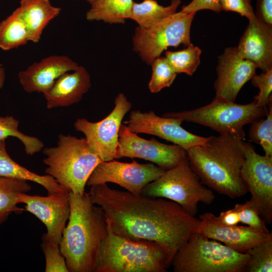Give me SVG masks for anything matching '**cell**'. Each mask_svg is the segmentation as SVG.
Instances as JSON below:
<instances>
[{
  "instance_id": "cell-7",
  "label": "cell",
  "mask_w": 272,
  "mask_h": 272,
  "mask_svg": "<svg viewBox=\"0 0 272 272\" xmlns=\"http://www.w3.org/2000/svg\"><path fill=\"white\" fill-rule=\"evenodd\" d=\"M267 107L258 106L256 102L239 104L222 98H216L211 103L191 110L167 112L163 116L178 118L192 122L218 132L220 134H234L243 140V127L266 116Z\"/></svg>"
},
{
  "instance_id": "cell-8",
  "label": "cell",
  "mask_w": 272,
  "mask_h": 272,
  "mask_svg": "<svg viewBox=\"0 0 272 272\" xmlns=\"http://www.w3.org/2000/svg\"><path fill=\"white\" fill-rule=\"evenodd\" d=\"M141 195L172 200L194 216L199 203L210 205L215 198L213 190L205 186L193 171L187 158L147 184Z\"/></svg>"
},
{
  "instance_id": "cell-38",
  "label": "cell",
  "mask_w": 272,
  "mask_h": 272,
  "mask_svg": "<svg viewBox=\"0 0 272 272\" xmlns=\"http://www.w3.org/2000/svg\"><path fill=\"white\" fill-rule=\"evenodd\" d=\"M217 217L220 223L227 226L238 225L240 222L238 212L234 207L221 212Z\"/></svg>"
},
{
  "instance_id": "cell-10",
  "label": "cell",
  "mask_w": 272,
  "mask_h": 272,
  "mask_svg": "<svg viewBox=\"0 0 272 272\" xmlns=\"http://www.w3.org/2000/svg\"><path fill=\"white\" fill-rule=\"evenodd\" d=\"M131 107L125 95L119 93L115 99L114 108L103 119L93 122L83 118L75 122V129L85 135L89 145L102 161L116 159L119 128Z\"/></svg>"
},
{
  "instance_id": "cell-9",
  "label": "cell",
  "mask_w": 272,
  "mask_h": 272,
  "mask_svg": "<svg viewBox=\"0 0 272 272\" xmlns=\"http://www.w3.org/2000/svg\"><path fill=\"white\" fill-rule=\"evenodd\" d=\"M195 13L180 11L147 29L137 27L133 36V50L147 64L169 47L191 44L190 28Z\"/></svg>"
},
{
  "instance_id": "cell-16",
  "label": "cell",
  "mask_w": 272,
  "mask_h": 272,
  "mask_svg": "<svg viewBox=\"0 0 272 272\" xmlns=\"http://www.w3.org/2000/svg\"><path fill=\"white\" fill-rule=\"evenodd\" d=\"M257 68L255 64L240 56L236 47L226 48L218 56L215 97L235 102L244 85L256 74Z\"/></svg>"
},
{
  "instance_id": "cell-25",
  "label": "cell",
  "mask_w": 272,
  "mask_h": 272,
  "mask_svg": "<svg viewBox=\"0 0 272 272\" xmlns=\"http://www.w3.org/2000/svg\"><path fill=\"white\" fill-rule=\"evenodd\" d=\"M28 41V30L18 7L0 23V48L9 50L24 45Z\"/></svg>"
},
{
  "instance_id": "cell-6",
  "label": "cell",
  "mask_w": 272,
  "mask_h": 272,
  "mask_svg": "<svg viewBox=\"0 0 272 272\" xmlns=\"http://www.w3.org/2000/svg\"><path fill=\"white\" fill-rule=\"evenodd\" d=\"M249 254L237 251L197 232L175 255L171 265L175 272H243Z\"/></svg>"
},
{
  "instance_id": "cell-34",
  "label": "cell",
  "mask_w": 272,
  "mask_h": 272,
  "mask_svg": "<svg viewBox=\"0 0 272 272\" xmlns=\"http://www.w3.org/2000/svg\"><path fill=\"white\" fill-rule=\"evenodd\" d=\"M251 80L252 84L259 90L254 100L258 106L267 107L272 102V70L258 75L255 74Z\"/></svg>"
},
{
  "instance_id": "cell-23",
  "label": "cell",
  "mask_w": 272,
  "mask_h": 272,
  "mask_svg": "<svg viewBox=\"0 0 272 272\" xmlns=\"http://www.w3.org/2000/svg\"><path fill=\"white\" fill-rule=\"evenodd\" d=\"M133 0H96L86 13L89 21L123 24L130 19Z\"/></svg>"
},
{
  "instance_id": "cell-32",
  "label": "cell",
  "mask_w": 272,
  "mask_h": 272,
  "mask_svg": "<svg viewBox=\"0 0 272 272\" xmlns=\"http://www.w3.org/2000/svg\"><path fill=\"white\" fill-rule=\"evenodd\" d=\"M234 208L238 212L241 223L255 230L265 233H270L265 222L250 199L243 203H237Z\"/></svg>"
},
{
  "instance_id": "cell-2",
  "label": "cell",
  "mask_w": 272,
  "mask_h": 272,
  "mask_svg": "<svg viewBox=\"0 0 272 272\" xmlns=\"http://www.w3.org/2000/svg\"><path fill=\"white\" fill-rule=\"evenodd\" d=\"M244 140L234 134L211 136L202 145L187 151L190 165L201 182L231 198L248 192L241 177Z\"/></svg>"
},
{
  "instance_id": "cell-28",
  "label": "cell",
  "mask_w": 272,
  "mask_h": 272,
  "mask_svg": "<svg viewBox=\"0 0 272 272\" xmlns=\"http://www.w3.org/2000/svg\"><path fill=\"white\" fill-rule=\"evenodd\" d=\"M201 49L190 44L183 49L167 51L165 58L177 74L192 76L200 63Z\"/></svg>"
},
{
  "instance_id": "cell-31",
  "label": "cell",
  "mask_w": 272,
  "mask_h": 272,
  "mask_svg": "<svg viewBox=\"0 0 272 272\" xmlns=\"http://www.w3.org/2000/svg\"><path fill=\"white\" fill-rule=\"evenodd\" d=\"M247 253L249 258L246 271H272V238L256 245Z\"/></svg>"
},
{
  "instance_id": "cell-22",
  "label": "cell",
  "mask_w": 272,
  "mask_h": 272,
  "mask_svg": "<svg viewBox=\"0 0 272 272\" xmlns=\"http://www.w3.org/2000/svg\"><path fill=\"white\" fill-rule=\"evenodd\" d=\"M0 176L36 183L46 189L47 194L68 190L51 176L38 174L16 163L7 151L6 139L0 140Z\"/></svg>"
},
{
  "instance_id": "cell-29",
  "label": "cell",
  "mask_w": 272,
  "mask_h": 272,
  "mask_svg": "<svg viewBox=\"0 0 272 272\" xmlns=\"http://www.w3.org/2000/svg\"><path fill=\"white\" fill-rule=\"evenodd\" d=\"M266 118H261L252 123L248 130L250 141L259 144L264 155L272 156V102L269 105Z\"/></svg>"
},
{
  "instance_id": "cell-21",
  "label": "cell",
  "mask_w": 272,
  "mask_h": 272,
  "mask_svg": "<svg viewBox=\"0 0 272 272\" xmlns=\"http://www.w3.org/2000/svg\"><path fill=\"white\" fill-rule=\"evenodd\" d=\"M20 4L30 41L38 43L44 29L59 15L61 9L53 6L50 0H21Z\"/></svg>"
},
{
  "instance_id": "cell-37",
  "label": "cell",
  "mask_w": 272,
  "mask_h": 272,
  "mask_svg": "<svg viewBox=\"0 0 272 272\" xmlns=\"http://www.w3.org/2000/svg\"><path fill=\"white\" fill-rule=\"evenodd\" d=\"M255 14L260 20L272 26V0H257Z\"/></svg>"
},
{
  "instance_id": "cell-39",
  "label": "cell",
  "mask_w": 272,
  "mask_h": 272,
  "mask_svg": "<svg viewBox=\"0 0 272 272\" xmlns=\"http://www.w3.org/2000/svg\"><path fill=\"white\" fill-rule=\"evenodd\" d=\"M6 80V73L5 69L2 64L0 63V89L4 85Z\"/></svg>"
},
{
  "instance_id": "cell-35",
  "label": "cell",
  "mask_w": 272,
  "mask_h": 272,
  "mask_svg": "<svg viewBox=\"0 0 272 272\" xmlns=\"http://www.w3.org/2000/svg\"><path fill=\"white\" fill-rule=\"evenodd\" d=\"M222 11H232L246 17L249 21L256 17L251 5V0H220Z\"/></svg>"
},
{
  "instance_id": "cell-17",
  "label": "cell",
  "mask_w": 272,
  "mask_h": 272,
  "mask_svg": "<svg viewBox=\"0 0 272 272\" xmlns=\"http://www.w3.org/2000/svg\"><path fill=\"white\" fill-rule=\"evenodd\" d=\"M199 219L198 233L241 253H246L256 245L272 238L271 233L261 232L248 226L224 225L219 222L217 216L211 212L200 215Z\"/></svg>"
},
{
  "instance_id": "cell-18",
  "label": "cell",
  "mask_w": 272,
  "mask_h": 272,
  "mask_svg": "<svg viewBox=\"0 0 272 272\" xmlns=\"http://www.w3.org/2000/svg\"><path fill=\"white\" fill-rule=\"evenodd\" d=\"M79 65L66 55H52L35 62L18 73L19 82L28 93L47 92L64 73L75 70Z\"/></svg>"
},
{
  "instance_id": "cell-13",
  "label": "cell",
  "mask_w": 272,
  "mask_h": 272,
  "mask_svg": "<svg viewBox=\"0 0 272 272\" xmlns=\"http://www.w3.org/2000/svg\"><path fill=\"white\" fill-rule=\"evenodd\" d=\"M140 158L152 162L166 171L177 166L187 158V152L178 145H167L152 138L147 140L121 124L119 130L116 159Z\"/></svg>"
},
{
  "instance_id": "cell-14",
  "label": "cell",
  "mask_w": 272,
  "mask_h": 272,
  "mask_svg": "<svg viewBox=\"0 0 272 272\" xmlns=\"http://www.w3.org/2000/svg\"><path fill=\"white\" fill-rule=\"evenodd\" d=\"M70 199L69 191L45 196L22 193L19 194L18 202L25 204L24 211L34 215L45 226L47 231L42 237L59 245L70 215Z\"/></svg>"
},
{
  "instance_id": "cell-15",
  "label": "cell",
  "mask_w": 272,
  "mask_h": 272,
  "mask_svg": "<svg viewBox=\"0 0 272 272\" xmlns=\"http://www.w3.org/2000/svg\"><path fill=\"white\" fill-rule=\"evenodd\" d=\"M182 121L178 118L159 116L153 111L133 110L123 124L135 133L156 135L179 146L186 152L207 141L208 137L193 134L183 128L181 126Z\"/></svg>"
},
{
  "instance_id": "cell-11",
  "label": "cell",
  "mask_w": 272,
  "mask_h": 272,
  "mask_svg": "<svg viewBox=\"0 0 272 272\" xmlns=\"http://www.w3.org/2000/svg\"><path fill=\"white\" fill-rule=\"evenodd\" d=\"M244 161L242 178L262 219L272 222V156L257 154L254 147L243 142Z\"/></svg>"
},
{
  "instance_id": "cell-26",
  "label": "cell",
  "mask_w": 272,
  "mask_h": 272,
  "mask_svg": "<svg viewBox=\"0 0 272 272\" xmlns=\"http://www.w3.org/2000/svg\"><path fill=\"white\" fill-rule=\"evenodd\" d=\"M31 189L27 181L0 176V225L13 213L20 214L24 209L17 206L19 194Z\"/></svg>"
},
{
  "instance_id": "cell-1",
  "label": "cell",
  "mask_w": 272,
  "mask_h": 272,
  "mask_svg": "<svg viewBox=\"0 0 272 272\" xmlns=\"http://www.w3.org/2000/svg\"><path fill=\"white\" fill-rule=\"evenodd\" d=\"M88 194L92 202L103 210L112 232L130 239L157 243L171 264L200 223L199 218L172 200L134 195L106 183L91 186Z\"/></svg>"
},
{
  "instance_id": "cell-19",
  "label": "cell",
  "mask_w": 272,
  "mask_h": 272,
  "mask_svg": "<svg viewBox=\"0 0 272 272\" xmlns=\"http://www.w3.org/2000/svg\"><path fill=\"white\" fill-rule=\"evenodd\" d=\"M249 22L236 47L238 52L266 72L272 70V26L257 17Z\"/></svg>"
},
{
  "instance_id": "cell-12",
  "label": "cell",
  "mask_w": 272,
  "mask_h": 272,
  "mask_svg": "<svg viewBox=\"0 0 272 272\" xmlns=\"http://www.w3.org/2000/svg\"><path fill=\"white\" fill-rule=\"evenodd\" d=\"M165 171L153 163L141 164L135 161L124 163L115 159L102 161L91 174L86 185L114 183L139 195L147 184L160 177Z\"/></svg>"
},
{
  "instance_id": "cell-5",
  "label": "cell",
  "mask_w": 272,
  "mask_h": 272,
  "mask_svg": "<svg viewBox=\"0 0 272 272\" xmlns=\"http://www.w3.org/2000/svg\"><path fill=\"white\" fill-rule=\"evenodd\" d=\"M45 173L70 192L82 195L87 181L102 161L85 138L60 134L56 146L43 149Z\"/></svg>"
},
{
  "instance_id": "cell-4",
  "label": "cell",
  "mask_w": 272,
  "mask_h": 272,
  "mask_svg": "<svg viewBox=\"0 0 272 272\" xmlns=\"http://www.w3.org/2000/svg\"><path fill=\"white\" fill-rule=\"evenodd\" d=\"M170 266L167 255L157 243L126 238L109 228L94 272H166Z\"/></svg>"
},
{
  "instance_id": "cell-27",
  "label": "cell",
  "mask_w": 272,
  "mask_h": 272,
  "mask_svg": "<svg viewBox=\"0 0 272 272\" xmlns=\"http://www.w3.org/2000/svg\"><path fill=\"white\" fill-rule=\"evenodd\" d=\"M19 121L12 116L0 117V140L9 137H15L23 144L28 155L40 152L44 147L43 143L38 138L26 135L19 130Z\"/></svg>"
},
{
  "instance_id": "cell-33",
  "label": "cell",
  "mask_w": 272,
  "mask_h": 272,
  "mask_svg": "<svg viewBox=\"0 0 272 272\" xmlns=\"http://www.w3.org/2000/svg\"><path fill=\"white\" fill-rule=\"evenodd\" d=\"M41 247L45 256V272H69L65 257L59 244L51 243L42 237Z\"/></svg>"
},
{
  "instance_id": "cell-30",
  "label": "cell",
  "mask_w": 272,
  "mask_h": 272,
  "mask_svg": "<svg viewBox=\"0 0 272 272\" xmlns=\"http://www.w3.org/2000/svg\"><path fill=\"white\" fill-rule=\"evenodd\" d=\"M152 74L148 88L152 93L160 92L163 88L169 87L177 74L169 64L165 57L155 59L151 64Z\"/></svg>"
},
{
  "instance_id": "cell-3",
  "label": "cell",
  "mask_w": 272,
  "mask_h": 272,
  "mask_svg": "<svg viewBox=\"0 0 272 272\" xmlns=\"http://www.w3.org/2000/svg\"><path fill=\"white\" fill-rule=\"evenodd\" d=\"M70 212L59 244L69 272H94L97 254L108 225L102 209L88 193L70 192Z\"/></svg>"
},
{
  "instance_id": "cell-20",
  "label": "cell",
  "mask_w": 272,
  "mask_h": 272,
  "mask_svg": "<svg viewBox=\"0 0 272 272\" xmlns=\"http://www.w3.org/2000/svg\"><path fill=\"white\" fill-rule=\"evenodd\" d=\"M91 87L89 73L83 66L59 77L45 94L48 109L69 107L79 102Z\"/></svg>"
},
{
  "instance_id": "cell-40",
  "label": "cell",
  "mask_w": 272,
  "mask_h": 272,
  "mask_svg": "<svg viewBox=\"0 0 272 272\" xmlns=\"http://www.w3.org/2000/svg\"><path fill=\"white\" fill-rule=\"evenodd\" d=\"M96 0H86L87 2H88L90 5H92L93 3H94Z\"/></svg>"
},
{
  "instance_id": "cell-24",
  "label": "cell",
  "mask_w": 272,
  "mask_h": 272,
  "mask_svg": "<svg viewBox=\"0 0 272 272\" xmlns=\"http://www.w3.org/2000/svg\"><path fill=\"white\" fill-rule=\"evenodd\" d=\"M180 0H172L170 5L164 7L155 0L133 2L130 19L135 21L139 27L147 29L165 18L175 13Z\"/></svg>"
},
{
  "instance_id": "cell-36",
  "label": "cell",
  "mask_w": 272,
  "mask_h": 272,
  "mask_svg": "<svg viewBox=\"0 0 272 272\" xmlns=\"http://www.w3.org/2000/svg\"><path fill=\"white\" fill-rule=\"evenodd\" d=\"M202 10L220 12L222 11L220 0H192L188 5L183 6L181 11L187 13H196Z\"/></svg>"
}]
</instances>
